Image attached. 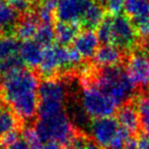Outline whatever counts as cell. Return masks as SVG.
<instances>
[{
  "label": "cell",
  "instance_id": "obj_4",
  "mask_svg": "<svg viewBox=\"0 0 149 149\" xmlns=\"http://www.w3.org/2000/svg\"><path fill=\"white\" fill-rule=\"evenodd\" d=\"M33 128L43 143L57 142L67 149L77 135L65 112L49 119H39Z\"/></svg>",
  "mask_w": 149,
  "mask_h": 149
},
{
  "label": "cell",
  "instance_id": "obj_24",
  "mask_svg": "<svg viewBox=\"0 0 149 149\" xmlns=\"http://www.w3.org/2000/svg\"><path fill=\"white\" fill-rule=\"evenodd\" d=\"M96 35L102 44H112L113 30H112V16H106L100 26L96 28Z\"/></svg>",
  "mask_w": 149,
  "mask_h": 149
},
{
  "label": "cell",
  "instance_id": "obj_14",
  "mask_svg": "<svg viewBox=\"0 0 149 149\" xmlns=\"http://www.w3.org/2000/svg\"><path fill=\"white\" fill-rule=\"evenodd\" d=\"M100 40L96 33L92 30H84L78 34L73 42V48L78 52L82 58H93L98 49Z\"/></svg>",
  "mask_w": 149,
  "mask_h": 149
},
{
  "label": "cell",
  "instance_id": "obj_26",
  "mask_svg": "<svg viewBox=\"0 0 149 149\" xmlns=\"http://www.w3.org/2000/svg\"><path fill=\"white\" fill-rule=\"evenodd\" d=\"M22 137L28 143L30 149H41V147L44 144L42 142V140L40 139L37 132H36L35 128H31V127L24 128L22 130Z\"/></svg>",
  "mask_w": 149,
  "mask_h": 149
},
{
  "label": "cell",
  "instance_id": "obj_22",
  "mask_svg": "<svg viewBox=\"0 0 149 149\" xmlns=\"http://www.w3.org/2000/svg\"><path fill=\"white\" fill-rule=\"evenodd\" d=\"M19 44L17 38L11 35L0 36V62L6 58L18 54Z\"/></svg>",
  "mask_w": 149,
  "mask_h": 149
},
{
  "label": "cell",
  "instance_id": "obj_29",
  "mask_svg": "<svg viewBox=\"0 0 149 149\" xmlns=\"http://www.w3.org/2000/svg\"><path fill=\"white\" fill-rule=\"evenodd\" d=\"M39 0H9V3L17 10L18 12H29L33 3Z\"/></svg>",
  "mask_w": 149,
  "mask_h": 149
},
{
  "label": "cell",
  "instance_id": "obj_5",
  "mask_svg": "<svg viewBox=\"0 0 149 149\" xmlns=\"http://www.w3.org/2000/svg\"><path fill=\"white\" fill-rule=\"evenodd\" d=\"M66 86L56 78L45 79L39 86V119H49L64 112Z\"/></svg>",
  "mask_w": 149,
  "mask_h": 149
},
{
  "label": "cell",
  "instance_id": "obj_23",
  "mask_svg": "<svg viewBox=\"0 0 149 149\" xmlns=\"http://www.w3.org/2000/svg\"><path fill=\"white\" fill-rule=\"evenodd\" d=\"M33 40L43 48L53 45L56 40L55 28L51 24H41Z\"/></svg>",
  "mask_w": 149,
  "mask_h": 149
},
{
  "label": "cell",
  "instance_id": "obj_18",
  "mask_svg": "<svg viewBox=\"0 0 149 149\" xmlns=\"http://www.w3.org/2000/svg\"><path fill=\"white\" fill-rule=\"evenodd\" d=\"M124 11L131 22L149 18V2L147 0H126Z\"/></svg>",
  "mask_w": 149,
  "mask_h": 149
},
{
  "label": "cell",
  "instance_id": "obj_33",
  "mask_svg": "<svg viewBox=\"0 0 149 149\" xmlns=\"http://www.w3.org/2000/svg\"><path fill=\"white\" fill-rule=\"evenodd\" d=\"M6 149H30V147H29L28 143L24 140V138L20 137L14 143H12L8 147H6Z\"/></svg>",
  "mask_w": 149,
  "mask_h": 149
},
{
  "label": "cell",
  "instance_id": "obj_10",
  "mask_svg": "<svg viewBox=\"0 0 149 149\" xmlns=\"http://www.w3.org/2000/svg\"><path fill=\"white\" fill-rule=\"evenodd\" d=\"M94 0H59L55 16L58 22L80 25L83 16Z\"/></svg>",
  "mask_w": 149,
  "mask_h": 149
},
{
  "label": "cell",
  "instance_id": "obj_7",
  "mask_svg": "<svg viewBox=\"0 0 149 149\" xmlns=\"http://www.w3.org/2000/svg\"><path fill=\"white\" fill-rule=\"evenodd\" d=\"M126 73L136 89H149V51L136 48L126 61Z\"/></svg>",
  "mask_w": 149,
  "mask_h": 149
},
{
  "label": "cell",
  "instance_id": "obj_35",
  "mask_svg": "<svg viewBox=\"0 0 149 149\" xmlns=\"http://www.w3.org/2000/svg\"><path fill=\"white\" fill-rule=\"evenodd\" d=\"M125 149H140V148H138V146L136 145L135 140L132 139V138H131V140H130L129 143L127 144V146H126Z\"/></svg>",
  "mask_w": 149,
  "mask_h": 149
},
{
  "label": "cell",
  "instance_id": "obj_15",
  "mask_svg": "<svg viewBox=\"0 0 149 149\" xmlns=\"http://www.w3.org/2000/svg\"><path fill=\"white\" fill-rule=\"evenodd\" d=\"M19 22V12L6 0H0V36L11 35Z\"/></svg>",
  "mask_w": 149,
  "mask_h": 149
},
{
  "label": "cell",
  "instance_id": "obj_9",
  "mask_svg": "<svg viewBox=\"0 0 149 149\" xmlns=\"http://www.w3.org/2000/svg\"><path fill=\"white\" fill-rule=\"evenodd\" d=\"M120 125L116 117H107L92 119L89 124V133L91 139L100 148L109 149L111 143L120 130Z\"/></svg>",
  "mask_w": 149,
  "mask_h": 149
},
{
  "label": "cell",
  "instance_id": "obj_16",
  "mask_svg": "<svg viewBox=\"0 0 149 149\" xmlns=\"http://www.w3.org/2000/svg\"><path fill=\"white\" fill-rule=\"evenodd\" d=\"M40 25L41 23L35 13L31 12L28 13L22 20H19L14 31L17 40H22V41L33 40Z\"/></svg>",
  "mask_w": 149,
  "mask_h": 149
},
{
  "label": "cell",
  "instance_id": "obj_12",
  "mask_svg": "<svg viewBox=\"0 0 149 149\" xmlns=\"http://www.w3.org/2000/svg\"><path fill=\"white\" fill-rule=\"evenodd\" d=\"M43 52L44 48L35 40L22 41L19 44L18 55L22 64L30 70L39 68L43 57Z\"/></svg>",
  "mask_w": 149,
  "mask_h": 149
},
{
  "label": "cell",
  "instance_id": "obj_3",
  "mask_svg": "<svg viewBox=\"0 0 149 149\" xmlns=\"http://www.w3.org/2000/svg\"><path fill=\"white\" fill-rule=\"evenodd\" d=\"M81 60V55L73 47L53 44L44 48L39 71L45 79H51L62 71L77 68Z\"/></svg>",
  "mask_w": 149,
  "mask_h": 149
},
{
  "label": "cell",
  "instance_id": "obj_2",
  "mask_svg": "<svg viewBox=\"0 0 149 149\" xmlns=\"http://www.w3.org/2000/svg\"><path fill=\"white\" fill-rule=\"evenodd\" d=\"M92 84L108 95L117 105L131 101L136 88L129 79L125 68L120 66L102 68Z\"/></svg>",
  "mask_w": 149,
  "mask_h": 149
},
{
  "label": "cell",
  "instance_id": "obj_36",
  "mask_svg": "<svg viewBox=\"0 0 149 149\" xmlns=\"http://www.w3.org/2000/svg\"><path fill=\"white\" fill-rule=\"evenodd\" d=\"M145 40H146V44H147V47L149 49V34H148V36L145 38Z\"/></svg>",
  "mask_w": 149,
  "mask_h": 149
},
{
  "label": "cell",
  "instance_id": "obj_21",
  "mask_svg": "<svg viewBox=\"0 0 149 149\" xmlns=\"http://www.w3.org/2000/svg\"><path fill=\"white\" fill-rule=\"evenodd\" d=\"M18 117L6 105H0V138L17 130Z\"/></svg>",
  "mask_w": 149,
  "mask_h": 149
},
{
  "label": "cell",
  "instance_id": "obj_25",
  "mask_svg": "<svg viewBox=\"0 0 149 149\" xmlns=\"http://www.w3.org/2000/svg\"><path fill=\"white\" fill-rule=\"evenodd\" d=\"M24 66V64H22V59H20L19 55L16 54L11 57H8L6 59L2 60L0 62V77L5 76L7 74L14 72V71L20 70Z\"/></svg>",
  "mask_w": 149,
  "mask_h": 149
},
{
  "label": "cell",
  "instance_id": "obj_27",
  "mask_svg": "<svg viewBox=\"0 0 149 149\" xmlns=\"http://www.w3.org/2000/svg\"><path fill=\"white\" fill-rule=\"evenodd\" d=\"M68 149H102L92 139L82 135H76Z\"/></svg>",
  "mask_w": 149,
  "mask_h": 149
},
{
  "label": "cell",
  "instance_id": "obj_20",
  "mask_svg": "<svg viewBox=\"0 0 149 149\" xmlns=\"http://www.w3.org/2000/svg\"><path fill=\"white\" fill-rule=\"evenodd\" d=\"M140 119V128L143 133L149 134V94L141 93L133 100Z\"/></svg>",
  "mask_w": 149,
  "mask_h": 149
},
{
  "label": "cell",
  "instance_id": "obj_37",
  "mask_svg": "<svg viewBox=\"0 0 149 149\" xmlns=\"http://www.w3.org/2000/svg\"><path fill=\"white\" fill-rule=\"evenodd\" d=\"M147 1H148V2H149V0H147Z\"/></svg>",
  "mask_w": 149,
  "mask_h": 149
},
{
  "label": "cell",
  "instance_id": "obj_32",
  "mask_svg": "<svg viewBox=\"0 0 149 149\" xmlns=\"http://www.w3.org/2000/svg\"><path fill=\"white\" fill-rule=\"evenodd\" d=\"M39 6L46 8L48 10H51V11L56 13V9H57L59 0H39Z\"/></svg>",
  "mask_w": 149,
  "mask_h": 149
},
{
  "label": "cell",
  "instance_id": "obj_11",
  "mask_svg": "<svg viewBox=\"0 0 149 149\" xmlns=\"http://www.w3.org/2000/svg\"><path fill=\"white\" fill-rule=\"evenodd\" d=\"M117 121L120 127L127 131L131 136H136L139 134L140 119L138 112L135 107L133 100L122 104L117 110Z\"/></svg>",
  "mask_w": 149,
  "mask_h": 149
},
{
  "label": "cell",
  "instance_id": "obj_34",
  "mask_svg": "<svg viewBox=\"0 0 149 149\" xmlns=\"http://www.w3.org/2000/svg\"><path fill=\"white\" fill-rule=\"evenodd\" d=\"M41 149H66L63 145L57 142H46L43 144Z\"/></svg>",
  "mask_w": 149,
  "mask_h": 149
},
{
  "label": "cell",
  "instance_id": "obj_6",
  "mask_svg": "<svg viewBox=\"0 0 149 149\" xmlns=\"http://www.w3.org/2000/svg\"><path fill=\"white\" fill-rule=\"evenodd\" d=\"M80 104L85 115L92 119L113 117L118 105L108 95L98 89L91 82L83 87L80 96Z\"/></svg>",
  "mask_w": 149,
  "mask_h": 149
},
{
  "label": "cell",
  "instance_id": "obj_8",
  "mask_svg": "<svg viewBox=\"0 0 149 149\" xmlns=\"http://www.w3.org/2000/svg\"><path fill=\"white\" fill-rule=\"evenodd\" d=\"M113 40L112 45L125 52L133 51L137 48L138 36L133 23L127 16L120 14L112 16Z\"/></svg>",
  "mask_w": 149,
  "mask_h": 149
},
{
  "label": "cell",
  "instance_id": "obj_1",
  "mask_svg": "<svg viewBox=\"0 0 149 149\" xmlns=\"http://www.w3.org/2000/svg\"><path fill=\"white\" fill-rule=\"evenodd\" d=\"M39 86V78L30 68H22L0 77L2 99L22 121H31L37 115Z\"/></svg>",
  "mask_w": 149,
  "mask_h": 149
},
{
  "label": "cell",
  "instance_id": "obj_17",
  "mask_svg": "<svg viewBox=\"0 0 149 149\" xmlns=\"http://www.w3.org/2000/svg\"><path fill=\"white\" fill-rule=\"evenodd\" d=\"M80 25L69 24V23L58 22L55 25L56 40L62 46H68L73 43L78 34L80 33Z\"/></svg>",
  "mask_w": 149,
  "mask_h": 149
},
{
  "label": "cell",
  "instance_id": "obj_19",
  "mask_svg": "<svg viewBox=\"0 0 149 149\" xmlns=\"http://www.w3.org/2000/svg\"><path fill=\"white\" fill-rule=\"evenodd\" d=\"M104 18V8L94 1L86 10L80 23V26L85 28V30L93 31V29H96L100 26Z\"/></svg>",
  "mask_w": 149,
  "mask_h": 149
},
{
  "label": "cell",
  "instance_id": "obj_28",
  "mask_svg": "<svg viewBox=\"0 0 149 149\" xmlns=\"http://www.w3.org/2000/svg\"><path fill=\"white\" fill-rule=\"evenodd\" d=\"M125 3L126 0H107L104 9L111 16H120L125 9Z\"/></svg>",
  "mask_w": 149,
  "mask_h": 149
},
{
  "label": "cell",
  "instance_id": "obj_31",
  "mask_svg": "<svg viewBox=\"0 0 149 149\" xmlns=\"http://www.w3.org/2000/svg\"><path fill=\"white\" fill-rule=\"evenodd\" d=\"M135 143L140 149H149V134L139 133L135 138Z\"/></svg>",
  "mask_w": 149,
  "mask_h": 149
},
{
  "label": "cell",
  "instance_id": "obj_30",
  "mask_svg": "<svg viewBox=\"0 0 149 149\" xmlns=\"http://www.w3.org/2000/svg\"><path fill=\"white\" fill-rule=\"evenodd\" d=\"M20 137H22V135L19 134L18 130H15V131L10 132V133L6 134L3 137L0 138V144H1V146L6 148L9 145H11L12 143H14V142L19 139Z\"/></svg>",
  "mask_w": 149,
  "mask_h": 149
},
{
  "label": "cell",
  "instance_id": "obj_13",
  "mask_svg": "<svg viewBox=\"0 0 149 149\" xmlns=\"http://www.w3.org/2000/svg\"><path fill=\"white\" fill-rule=\"evenodd\" d=\"M94 64L100 68L120 66L123 60V52L117 46L112 44H104L98 47L93 56Z\"/></svg>",
  "mask_w": 149,
  "mask_h": 149
}]
</instances>
